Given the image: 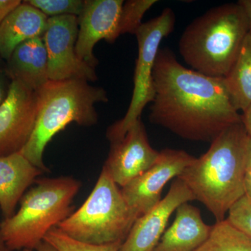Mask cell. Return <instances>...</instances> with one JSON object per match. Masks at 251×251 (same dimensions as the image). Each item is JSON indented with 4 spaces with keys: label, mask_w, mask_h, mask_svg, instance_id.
Masks as SVG:
<instances>
[{
    "label": "cell",
    "mask_w": 251,
    "mask_h": 251,
    "mask_svg": "<svg viewBox=\"0 0 251 251\" xmlns=\"http://www.w3.org/2000/svg\"><path fill=\"white\" fill-rule=\"evenodd\" d=\"M193 201L195 198L189 188L176 178L168 194L136 220L120 251H152L164 233L173 212L181 204Z\"/></svg>",
    "instance_id": "cell-13"
},
{
    "label": "cell",
    "mask_w": 251,
    "mask_h": 251,
    "mask_svg": "<svg viewBox=\"0 0 251 251\" xmlns=\"http://www.w3.org/2000/svg\"><path fill=\"white\" fill-rule=\"evenodd\" d=\"M25 1L49 18L62 16L78 17L85 4V0H27Z\"/></svg>",
    "instance_id": "cell-22"
},
{
    "label": "cell",
    "mask_w": 251,
    "mask_h": 251,
    "mask_svg": "<svg viewBox=\"0 0 251 251\" xmlns=\"http://www.w3.org/2000/svg\"><path fill=\"white\" fill-rule=\"evenodd\" d=\"M125 1L122 0H85L78 20L75 52L77 57L90 67L98 65L94 49L100 40L113 44L120 13Z\"/></svg>",
    "instance_id": "cell-12"
},
{
    "label": "cell",
    "mask_w": 251,
    "mask_h": 251,
    "mask_svg": "<svg viewBox=\"0 0 251 251\" xmlns=\"http://www.w3.org/2000/svg\"><path fill=\"white\" fill-rule=\"evenodd\" d=\"M11 82L5 71L4 66L0 65V104L7 95Z\"/></svg>",
    "instance_id": "cell-25"
},
{
    "label": "cell",
    "mask_w": 251,
    "mask_h": 251,
    "mask_svg": "<svg viewBox=\"0 0 251 251\" xmlns=\"http://www.w3.org/2000/svg\"><path fill=\"white\" fill-rule=\"evenodd\" d=\"M4 67L10 80L19 81L34 90L40 89L49 80L47 51L43 37L18 46Z\"/></svg>",
    "instance_id": "cell-17"
},
{
    "label": "cell",
    "mask_w": 251,
    "mask_h": 251,
    "mask_svg": "<svg viewBox=\"0 0 251 251\" xmlns=\"http://www.w3.org/2000/svg\"><path fill=\"white\" fill-rule=\"evenodd\" d=\"M244 196L251 201V169H247L244 179Z\"/></svg>",
    "instance_id": "cell-27"
},
{
    "label": "cell",
    "mask_w": 251,
    "mask_h": 251,
    "mask_svg": "<svg viewBox=\"0 0 251 251\" xmlns=\"http://www.w3.org/2000/svg\"><path fill=\"white\" fill-rule=\"evenodd\" d=\"M37 251H58L55 248L52 247L49 243L45 242H41L40 245L36 249Z\"/></svg>",
    "instance_id": "cell-29"
},
{
    "label": "cell",
    "mask_w": 251,
    "mask_h": 251,
    "mask_svg": "<svg viewBox=\"0 0 251 251\" xmlns=\"http://www.w3.org/2000/svg\"><path fill=\"white\" fill-rule=\"evenodd\" d=\"M225 85L234 108L245 111L251 105V34H247Z\"/></svg>",
    "instance_id": "cell-18"
},
{
    "label": "cell",
    "mask_w": 251,
    "mask_h": 251,
    "mask_svg": "<svg viewBox=\"0 0 251 251\" xmlns=\"http://www.w3.org/2000/svg\"><path fill=\"white\" fill-rule=\"evenodd\" d=\"M196 251H251V237L226 219L212 226L209 237Z\"/></svg>",
    "instance_id": "cell-19"
},
{
    "label": "cell",
    "mask_w": 251,
    "mask_h": 251,
    "mask_svg": "<svg viewBox=\"0 0 251 251\" xmlns=\"http://www.w3.org/2000/svg\"><path fill=\"white\" fill-rule=\"evenodd\" d=\"M226 219L251 237V201L243 196L230 208Z\"/></svg>",
    "instance_id": "cell-23"
},
{
    "label": "cell",
    "mask_w": 251,
    "mask_h": 251,
    "mask_svg": "<svg viewBox=\"0 0 251 251\" xmlns=\"http://www.w3.org/2000/svg\"><path fill=\"white\" fill-rule=\"evenodd\" d=\"M175 15L171 8L163 9L157 17L143 23L135 35L138 41V58L135 61L133 90L129 106L123 118L110 126L106 137L110 143L122 139L142 112L155 97L153 71L160 45L174 30Z\"/></svg>",
    "instance_id": "cell-7"
},
{
    "label": "cell",
    "mask_w": 251,
    "mask_h": 251,
    "mask_svg": "<svg viewBox=\"0 0 251 251\" xmlns=\"http://www.w3.org/2000/svg\"><path fill=\"white\" fill-rule=\"evenodd\" d=\"M58 251H120L122 242L110 244H87L79 242L63 233L57 227H54L46 234L44 240Z\"/></svg>",
    "instance_id": "cell-21"
},
{
    "label": "cell",
    "mask_w": 251,
    "mask_h": 251,
    "mask_svg": "<svg viewBox=\"0 0 251 251\" xmlns=\"http://www.w3.org/2000/svg\"><path fill=\"white\" fill-rule=\"evenodd\" d=\"M184 150L165 149L150 169L122 188L130 209L139 218L156 206L167 183L178 177L195 160Z\"/></svg>",
    "instance_id": "cell-10"
},
{
    "label": "cell",
    "mask_w": 251,
    "mask_h": 251,
    "mask_svg": "<svg viewBox=\"0 0 251 251\" xmlns=\"http://www.w3.org/2000/svg\"><path fill=\"white\" fill-rule=\"evenodd\" d=\"M155 97L150 122L183 139L211 143L229 126L242 122L227 93L224 77L207 76L160 49L153 71Z\"/></svg>",
    "instance_id": "cell-1"
},
{
    "label": "cell",
    "mask_w": 251,
    "mask_h": 251,
    "mask_svg": "<svg viewBox=\"0 0 251 251\" xmlns=\"http://www.w3.org/2000/svg\"><path fill=\"white\" fill-rule=\"evenodd\" d=\"M249 136L242 122L223 130L205 153L195 158L178 176L202 202L216 222L244 196Z\"/></svg>",
    "instance_id": "cell-2"
},
{
    "label": "cell",
    "mask_w": 251,
    "mask_h": 251,
    "mask_svg": "<svg viewBox=\"0 0 251 251\" xmlns=\"http://www.w3.org/2000/svg\"><path fill=\"white\" fill-rule=\"evenodd\" d=\"M36 182L25 193L18 210L1 222V234L11 251L36 250L50 230L72 214V202L81 187L80 181L70 176Z\"/></svg>",
    "instance_id": "cell-5"
},
{
    "label": "cell",
    "mask_w": 251,
    "mask_h": 251,
    "mask_svg": "<svg viewBox=\"0 0 251 251\" xmlns=\"http://www.w3.org/2000/svg\"><path fill=\"white\" fill-rule=\"evenodd\" d=\"M138 219L103 168L85 202L57 227L75 240L100 245L124 242Z\"/></svg>",
    "instance_id": "cell-6"
},
{
    "label": "cell",
    "mask_w": 251,
    "mask_h": 251,
    "mask_svg": "<svg viewBox=\"0 0 251 251\" xmlns=\"http://www.w3.org/2000/svg\"><path fill=\"white\" fill-rule=\"evenodd\" d=\"M21 3V0H0V25L6 16Z\"/></svg>",
    "instance_id": "cell-24"
},
{
    "label": "cell",
    "mask_w": 251,
    "mask_h": 251,
    "mask_svg": "<svg viewBox=\"0 0 251 251\" xmlns=\"http://www.w3.org/2000/svg\"><path fill=\"white\" fill-rule=\"evenodd\" d=\"M38 114L30 139L21 150L23 156L45 173L44 153L52 138L69 124L91 126L98 121L95 105L107 103L108 93L83 80H49L36 90Z\"/></svg>",
    "instance_id": "cell-4"
},
{
    "label": "cell",
    "mask_w": 251,
    "mask_h": 251,
    "mask_svg": "<svg viewBox=\"0 0 251 251\" xmlns=\"http://www.w3.org/2000/svg\"><path fill=\"white\" fill-rule=\"evenodd\" d=\"M77 16H62L48 20L43 40L47 51L49 80H97L95 69L77 57Z\"/></svg>",
    "instance_id": "cell-8"
},
{
    "label": "cell",
    "mask_w": 251,
    "mask_h": 251,
    "mask_svg": "<svg viewBox=\"0 0 251 251\" xmlns=\"http://www.w3.org/2000/svg\"><path fill=\"white\" fill-rule=\"evenodd\" d=\"M49 18L34 6L22 1L0 25V56L7 61L18 46L43 37Z\"/></svg>",
    "instance_id": "cell-16"
},
{
    "label": "cell",
    "mask_w": 251,
    "mask_h": 251,
    "mask_svg": "<svg viewBox=\"0 0 251 251\" xmlns=\"http://www.w3.org/2000/svg\"><path fill=\"white\" fill-rule=\"evenodd\" d=\"M0 251H11L5 244L4 238L1 232V223H0Z\"/></svg>",
    "instance_id": "cell-31"
},
{
    "label": "cell",
    "mask_w": 251,
    "mask_h": 251,
    "mask_svg": "<svg viewBox=\"0 0 251 251\" xmlns=\"http://www.w3.org/2000/svg\"><path fill=\"white\" fill-rule=\"evenodd\" d=\"M249 33V21L242 6L238 2L221 5L188 25L179 41V53L193 70L225 77Z\"/></svg>",
    "instance_id": "cell-3"
},
{
    "label": "cell",
    "mask_w": 251,
    "mask_h": 251,
    "mask_svg": "<svg viewBox=\"0 0 251 251\" xmlns=\"http://www.w3.org/2000/svg\"><path fill=\"white\" fill-rule=\"evenodd\" d=\"M212 226L203 221L201 210L189 202L177 208L173 224L152 251H196L205 242Z\"/></svg>",
    "instance_id": "cell-15"
},
{
    "label": "cell",
    "mask_w": 251,
    "mask_h": 251,
    "mask_svg": "<svg viewBox=\"0 0 251 251\" xmlns=\"http://www.w3.org/2000/svg\"><path fill=\"white\" fill-rule=\"evenodd\" d=\"M247 169H251V138H249L247 153Z\"/></svg>",
    "instance_id": "cell-30"
},
{
    "label": "cell",
    "mask_w": 251,
    "mask_h": 251,
    "mask_svg": "<svg viewBox=\"0 0 251 251\" xmlns=\"http://www.w3.org/2000/svg\"><path fill=\"white\" fill-rule=\"evenodd\" d=\"M36 90L11 80L0 104V157L19 152L30 139L38 114Z\"/></svg>",
    "instance_id": "cell-9"
},
{
    "label": "cell",
    "mask_w": 251,
    "mask_h": 251,
    "mask_svg": "<svg viewBox=\"0 0 251 251\" xmlns=\"http://www.w3.org/2000/svg\"><path fill=\"white\" fill-rule=\"evenodd\" d=\"M1 56H0V62H1Z\"/></svg>",
    "instance_id": "cell-33"
},
{
    "label": "cell",
    "mask_w": 251,
    "mask_h": 251,
    "mask_svg": "<svg viewBox=\"0 0 251 251\" xmlns=\"http://www.w3.org/2000/svg\"><path fill=\"white\" fill-rule=\"evenodd\" d=\"M242 6L244 12L247 15L249 25V32L251 34V0H240L238 1Z\"/></svg>",
    "instance_id": "cell-28"
},
{
    "label": "cell",
    "mask_w": 251,
    "mask_h": 251,
    "mask_svg": "<svg viewBox=\"0 0 251 251\" xmlns=\"http://www.w3.org/2000/svg\"><path fill=\"white\" fill-rule=\"evenodd\" d=\"M21 251H33L29 250V249H24V250H23Z\"/></svg>",
    "instance_id": "cell-32"
},
{
    "label": "cell",
    "mask_w": 251,
    "mask_h": 251,
    "mask_svg": "<svg viewBox=\"0 0 251 251\" xmlns=\"http://www.w3.org/2000/svg\"><path fill=\"white\" fill-rule=\"evenodd\" d=\"M156 0H128L122 6L118 25L117 38L125 34H135L142 25V20L149 9L156 4Z\"/></svg>",
    "instance_id": "cell-20"
},
{
    "label": "cell",
    "mask_w": 251,
    "mask_h": 251,
    "mask_svg": "<svg viewBox=\"0 0 251 251\" xmlns=\"http://www.w3.org/2000/svg\"><path fill=\"white\" fill-rule=\"evenodd\" d=\"M242 122L248 135L251 138V105L241 115Z\"/></svg>",
    "instance_id": "cell-26"
},
{
    "label": "cell",
    "mask_w": 251,
    "mask_h": 251,
    "mask_svg": "<svg viewBox=\"0 0 251 251\" xmlns=\"http://www.w3.org/2000/svg\"><path fill=\"white\" fill-rule=\"evenodd\" d=\"M159 154L150 145L146 128L140 119L122 139L110 143L103 168L122 188L150 169Z\"/></svg>",
    "instance_id": "cell-11"
},
{
    "label": "cell",
    "mask_w": 251,
    "mask_h": 251,
    "mask_svg": "<svg viewBox=\"0 0 251 251\" xmlns=\"http://www.w3.org/2000/svg\"><path fill=\"white\" fill-rule=\"evenodd\" d=\"M43 173L21 151L0 157V209L4 219L14 215L27 188Z\"/></svg>",
    "instance_id": "cell-14"
}]
</instances>
